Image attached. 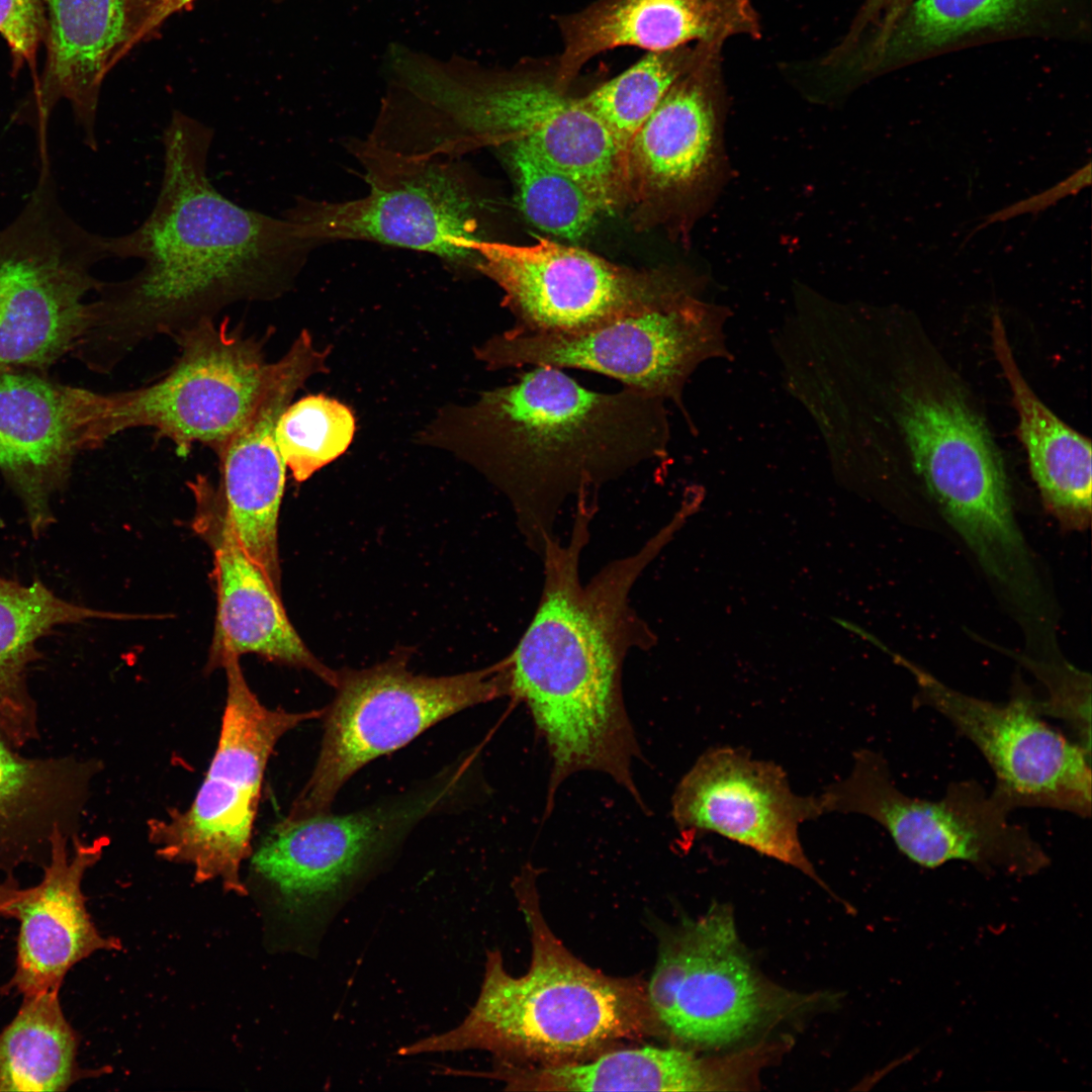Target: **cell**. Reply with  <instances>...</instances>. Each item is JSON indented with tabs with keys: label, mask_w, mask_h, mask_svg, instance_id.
I'll return each instance as SVG.
<instances>
[{
	"label": "cell",
	"mask_w": 1092,
	"mask_h": 1092,
	"mask_svg": "<svg viewBox=\"0 0 1092 1092\" xmlns=\"http://www.w3.org/2000/svg\"><path fill=\"white\" fill-rule=\"evenodd\" d=\"M213 129L174 111L162 133L163 175L155 205L132 232L117 236L118 259L136 273L104 281L75 351L97 373L113 370L135 347L172 339L239 302L284 292L316 247L286 217L245 208L207 174Z\"/></svg>",
	"instance_id": "6da1fadb"
},
{
	"label": "cell",
	"mask_w": 1092,
	"mask_h": 1092,
	"mask_svg": "<svg viewBox=\"0 0 1092 1092\" xmlns=\"http://www.w3.org/2000/svg\"><path fill=\"white\" fill-rule=\"evenodd\" d=\"M593 514L576 507L567 542L546 540L538 608L508 655L510 696L527 706L550 756L548 812L560 785L585 770L611 777L646 809L632 771L641 751L622 673L629 650L653 639L631 607V590L673 530L663 528L583 583L579 561Z\"/></svg>",
	"instance_id": "7a4b0ae2"
},
{
	"label": "cell",
	"mask_w": 1092,
	"mask_h": 1092,
	"mask_svg": "<svg viewBox=\"0 0 1092 1092\" xmlns=\"http://www.w3.org/2000/svg\"><path fill=\"white\" fill-rule=\"evenodd\" d=\"M664 402L629 387L593 391L550 366L483 394L470 413L474 448L537 553L565 502L665 455Z\"/></svg>",
	"instance_id": "3957f363"
},
{
	"label": "cell",
	"mask_w": 1092,
	"mask_h": 1092,
	"mask_svg": "<svg viewBox=\"0 0 1092 1092\" xmlns=\"http://www.w3.org/2000/svg\"><path fill=\"white\" fill-rule=\"evenodd\" d=\"M384 65L397 89L389 136L398 153L453 159L480 146L521 144L580 181L606 210L628 194L618 142L554 79L492 72L400 43L390 44Z\"/></svg>",
	"instance_id": "277c9868"
},
{
	"label": "cell",
	"mask_w": 1092,
	"mask_h": 1092,
	"mask_svg": "<svg viewBox=\"0 0 1092 1092\" xmlns=\"http://www.w3.org/2000/svg\"><path fill=\"white\" fill-rule=\"evenodd\" d=\"M532 943L528 972L514 977L498 950H487L474 1005L455 1027L403 1045V1057L479 1050L503 1060L577 1061L621 1039L660 1034L636 979L613 978L575 958L540 909L534 872L514 883Z\"/></svg>",
	"instance_id": "5b68a950"
},
{
	"label": "cell",
	"mask_w": 1092,
	"mask_h": 1092,
	"mask_svg": "<svg viewBox=\"0 0 1092 1092\" xmlns=\"http://www.w3.org/2000/svg\"><path fill=\"white\" fill-rule=\"evenodd\" d=\"M899 420L915 468L1021 627L1053 612L1015 520L1007 476L983 421L952 390L903 395Z\"/></svg>",
	"instance_id": "8992f818"
},
{
	"label": "cell",
	"mask_w": 1092,
	"mask_h": 1092,
	"mask_svg": "<svg viewBox=\"0 0 1092 1092\" xmlns=\"http://www.w3.org/2000/svg\"><path fill=\"white\" fill-rule=\"evenodd\" d=\"M115 238L91 233L63 209L50 168L0 231V372L48 374L73 355L90 322L94 266L115 259Z\"/></svg>",
	"instance_id": "52a82bcc"
},
{
	"label": "cell",
	"mask_w": 1092,
	"mask_h": 1092,
	"mask_svg": "<svg viewBox=\"0 0 1092 1092\" xmlns=\"http://www.w3.org/2000/svg\"><path fill=\"white\" fill-rule=\"evenodd\" d=\"M240 657L225 655L226 697L220 733L205 778L186 810L172 809L148 822V835L163 859L186 863L196 883L218 879L226 892L247 895L240 877L252 855V834L265 770L288 731L321 718L324 709L288 712L263 705L249 687Z\"/></svg>",
	"instance_id": "ba28073f"
},
{
	"label": "cell",
	"mask_w": 1092,
	"mask_h": 1092,
	"mask_svg": "<svg viewBox=\"0 0 1092 1092\" xmlns=\"http://www.w3.org/2000/svg\"><path fill=\"white\" fill-rule=\"evenodd\" d=\"M351 152L368 192L329 202L298 197L284 216L316 246L367 241L432 254L452 268L476 270L484 202L461 167L446 158H414L355 141Z\"/></svg>",
	"instance_id": "9c48e42d"
},
{
	"label": "cell",
	"mask_w": 1092,
	"mask_h": 1092,
	"mask_svg": "<svg viewBox=\"0 0 1092 1092\" xmlns=\"http://www.w3.org/2000/svg\"><path fill=\"white\" fill-rule=\"evenodd\" d=\"M325 708L313 771L287 818L329 813L344 784L371 760L406 745L466 708L510 696L508 656L478 670L447 676L415 674L403 657L338 672Z\"/></svg>",
	"instance_id": "30bf717a"
},
{
	"label": "cell",
	"mask_w": 1092,
	"mask_h": 1092,
	"mask_svg": "<svg viewBox=\"0 0 1092 1092\" xmlns=\"http://www.w3.org/2000/svg\"><path fill=\"white\" fill-rule=\"evenodd\" d=\"M646 994L660 1034L698 1049L735 1043L824 997L790 991L757 971L727 905L661 932Z\"/></svg>",
	"instance_id": "8fae6325"
},
{
	"label": "cell",
	"mask_w": 1092,
	"mask_h": 1092,
	"mask_svg": "<svg viewBox=\"0 0 1092 1092\" xmlns=\"http://www.w3.org/2000/svg\"><path fill=\"white\" fill-rule=\"evenodd\" d=\"M818 798L823 814L873 819L908 859L924 868L962 860L985 873L1024 877L1050 864L1027 827L1011 822L1012 810L980 783L953 782L936 800L912 797L897 787L884 756L871 749L856 751L849 775Z\"/></svg>",
	"instance_id": "7c38bea8"
},
{
	"label": "cell",
	"mask_w": 1092,
	"mask_h": 1092,
	"mask_svg": "<svg viewBox=\"0 0 1092 1092\" xmlns=\"http://www.w3.org/2000/svg\"><path fill=\"white\" fill-rule=\"evenodd\" d=\"M729 316L726 306L694 294L573 333L514 328L487 341L477 355L491 368L534 365L602 373L684 410L682 391L696 369L732 356Z\"/></svg>",
	"instance_id": "4fadbf2b"
},
{
	"label": "cell",
	"mask_w": 1092,
	"mask_h": 1092,
	"mask_svg": "<svg viewBox=\"0 0 1092 1092\" xmlns=\"http://www.w3.org/2000/svg\"><path fill=\"white\" fill-rule=\"evenodd\" d=\"M171 366L135 388L103 393V427L111 437L149 428L179 456L200 444L217 453L254 411L271 363L266 338L246 335L230 318L205 320L176 335Z\"/></svg>",
	"instance_id": "5bb4252c"
},
{
	"label": "cell",
	"mask_w": 1092,
	"mask_h": 1092,
	"mask_svg": "<svg viewBox=\"0 0 1092 1092\" xmlns=\"http://www.w3.org/2000/svg\"><path fill=\"white\" fill-rule=\"evenodd\" d=\"M476 270L504 291L515 329L573 333L668 305L699 289L667 273H637L584 249L538 238L532 245L477 243Z\"/></svg>",
	"instance_id": "9a60e30c"
},
{
	"label": "cell",
	"mask_w": 1092,
	"mask_h": 1092,
	"mask_svg": "<svg viewBox=\"0 0 1092 1092\" xmlns=\"http://www.w3.org/2000/svg\"><path fill=\"white\" fill-rule=\"evenodd\" d=\"M918 687L915 701L943 716L991 767L992 792L1012 811L1043 808L1091 815V750L1050 725L1019 681L1003 703L966 695L898 656Z\"/></svg>",
	"instance_id": "2e32d148"
},
{
	"label": "cell",
	"mask_w": 1092,
	"mask_h": 1092,
	"mask_svg": "<svg viewBox=\"0 0 1092 1092\" xmlns=\"http://www.w3.org/2000/svg\"><path fill=\"white\" fill-rule=\"evenodd\" d=\"M453 782L408 801L346 815L285 817L252 855L257 874L317 947L376 860L404 828L434 810Z\"/></svg>",
	"instance_id": "e0dca14e"
},
{
	"label": "cell",
	"mask_w": 1092,
	"mask_h": 1092,
	"mask_svg": "<svg viewBox=\"0 0 1092 1092\" xmlns=\"http://www.w3.org/2000/svg\"><path fill=\"white\" fill-rule=\"evenodd\" d=\"M671 815L688 833H716L801 871L834 895L818 876L799 837L800 825L823 815L818 796L795 794L783 768L740 748L714 747L684 776Z\"/></svg>",
	"instance_id": "ac0fdd59"
},
{
	"label": "cell",
	"mask_w": 1092,
	"mask_h": 1092,
	"mask_svg": "<svg viewBox=\"0 0 1092 1092\" xmlns=\"http://www.w3.org/2000/svg\"><path fill=\"white\" fill-rule=\"evenodd\" d=\"M105 442L102 392L32 370L0 372V472L34 537L54 523L52 499L67 486L77 456Z\"/></svg>",
	"instance_id": "d6986e66"
},
{
	"label": "cell",
	"mask_w": 1092,
	"mask_h": 1092,
	"mask_svg": "<svg viewBox=\"0 0 1092 1092\" xmlns=\"http://www.w3.org/2000/svg\"><path fill=\"white\" fill-rule=\"evenodd\" d=\"M323 361L309 335L302 332L288 352L271 363L254 411L216 453L224 520L241 548L278 592L277 529L286 465L276 444L275 426L296 390L321 369Z\"/></svg>",
	"instance_id": "ffe728a7"
},
{
	"label": "cell",
	"mask_w": 1092,
	"mask_h": 1092,
	"mask_svg": "<svg viewBox=\"0 0 1092 1092\" xmlns=\"http://www.w3.org/2000/svg\"><path fill=\"white\" fill-rule=\"evenodd\" d=\"M105 836L85 842L61 829L52 838L41 882L21 889L5 913L20 922L15 973L6 986L23 996L59 992L68 971L97 950L120 949L90 918L82 892L85 873L102 856Z\"/></svg>",
	"instance_id": "44dd1931"
},
{
	"label": "cell",
	"mask_w": 1092,
	"mask_h": 1092,
	"mask_svg": "<svg viewBox=\"0 0 1092 1092\" xmlns=\"http://www.w3.org/2000/svg\"><path fill=\"white\" fill-rule=\"evenodd\" d=\"M1090 32V0H911L853 74L874 77L988 40Z\"/></svg>",
	"instance_id": "7402d4cb"
},
{
	"label": "cell",
	"mask_w": 1092,
	"mask_h": 1092,
	"mask_svg": "<svg viewBox=\"0 0 1092 1092\" xmlns=\"http://www.w3.org/2000/svg\"><path fill=\"white\" fill-rule=\"evenodd\" d=\"M627 152L628 194L680 197L703 188L720 162L721 47L700 43Z\"/></svg>",
	"instance_id": "603a6c76"
},
{
	"label": "cell",
	"mask_w": 1092,
	"mask_h": 1092,
	"mask_svg": "<svg viewBox=\"0 0 1092 1092\" xmlns=\"http://www.w3.org/2000/svg\"><path fill=\"white\" fill-rule=\"evenodd\" d=\"M557 23L563 48L554 81L563 90L590 59L619 47L652 52L697 41L722 48L733 36L759 39L762 33L751 0H597Z\"/></svg>",
	"instance_id": "cb8c5ba5"
},
{
	"label": "cell",
	"mask_w": 1092,
	"mask_h": 1092,
	"mask_svg": "<svg viewBox=\"0 0 1092 1092\" xmlns=\"http://www.w3.org/2000/svg\"><path fill=\"white\" fill-rule=\"evenodd\" d=\"M770 1064L757 1043L721 1056L699 1057L678 1046H641L601 1054L590 1061L516 1068L503 1064L492 1076L510 1090L535 1091H743L759 1085Z\"/></svg>",
	"instance_id": "d4e9b609"
},
{
	"label": "cell",
	"mask_w": 1092,
	"mask_h": 1092,
	"mask_svg": "<svg viewBox=\"0 0 1092 1092\" xmlns=\"http://www.w3.org/2000/svg\"><path fill=\"white\" fill-rule=\"evenodd\" d=\"M47 48L42 76L18 120L29 122L38 147L48 145L55 105L70 102L86 145L96 150V117L101 85L123 58L126 0H42Z\"/></svg>",
	"instance_id": "484cf974"
},
{
	"label": "cell",
	"mask_w": 1092,
	"mask_h": 1092,
	"mask_svg": "<svg viewBox=\"0 0 1092 1092\" xmlns=\"http://www.w3.org/2000/svg\"><path fill=\"white\" fill-rule=\"evenodd\" d=\"M0 734V871L43 868L61 829L73 840L98 762L74 756L30 758Z\"/></svg>",
	"instance_id": "4316f807"
},
{
	"label": "cell",
	"mask_w": 1092,
	"mask_h": 1092,
	"mask_svg": "<svg viewBox=\"0 0 1092 1092\" xmlns=\"http://www.w3.org/2000/svg\"><path fill=\"white\" fill-rule=\"evenodd\" d=\"M211 530L216 585V617L208 666H219L225 655L252 653L304 668L334 687L338 672L308 650L290 623L280 593L245 553L223 517Z\"/></svg>",
	"instance_id": "83f0119b"
},
{
	"label": "cell",
	"mask_w": 1092,
	"mask_h": 1092,
	"mask_svg": "<svg viewBox=\"0 0 1092 1092\" xmlns=\"http://www.w3.org/2000/svg\"><path fill=\"white\" fill-rule=\"evenodd\" d=\"M996 358L1013 394L1019 437L1044 508L1068 530H1084L1092 514L1091 442L1050 411L1020 373L997 311L992 316Z\"/></svg>",
	"instance_id": "f1b7e54d"
},
{
	"label": "cell",
	"mask_w": 1092,
	"mask_h": 1092,
	"mask_svg": "<svg viewBox=\"0 0 1092 1092\" xmlns=\"http://www.w3.org/2000/svg\"><path fill=\"white\" fill-rule=\"evenodd\" d=\"M129 618L66 601L39 579L24 585L0 575V734L16 748L39 736L27 686L28 667L41 658L39 639L63 625Z\"/></svg>",
	"instance_id": "f546056e"
},
{
	"label": "cell",
	"mask_w": 1092,
	"mask_h": 1092,
	"mask_svg": "<svg viewBox=\"0 0 1092 1092\" xmlns=\"http://www.w3.org/2000/svg\"><path fill=\"white\" fill-rule=\"evenodd\" d=\"M78 1036L62 1011L59 992L23 996L0 1033V1091H65L82 1077Z\"/></svg>",
	"instance_id": "4dcf8cb0"
},
{
	"label": "cell",
	"mask_w": 1092,
	"mask_h": 1092,
	"mask_svg": "<svg viewBox=\"0 0 1092 1092\" xmlns=\"http://www.w3.org/2000/svg\"><path fill=\"white\" fill-rule=\"evenodd\" d=\"M700 43L652 51L620 75L579 97L623 150L629 146L673 83L695 63Z\"/></svg>",
	"instance_id": "1f68e13d"
},
{
	"label": "cell",
	"mask_w": 1092,
	"mask_h": 1092,
	"mask_svg": "<svg viewBox=\"0 0 1092 1092\" xmlns=\"http://www.w3.org/2000/svg\"><path fill=\"white\" fill-rule=\"evenodd\" d=\"M519 204L540 230L567 240L581 238L606 210L580 181L521 144L509 146Z\"/></svg>",
	"instance_id": "d6a6232c"
},
{
	"label": "cell",
	"mask_w": 1092,
	"mask_h": 1092,
	"mask_svg": "<svg viewBox=\"0 0 1092 1092\" xmlns=\"http://www.w3.org/2000/svg\"><path fill=\"white\" fill-rule=\"evenodd\" d=\"M355 419L351 411L325 395H307L288 404L275 426L283 461L297 482L341 456L351 444Z\"/></svg>",
	"instance_id": "836d02e7"
},
{
	"label": "cell",
	"mask_w": 1092,
	"mask_h": 1092,
	"mask_svg": "<svg viewBox=\"0 0 1092 1092\" xmlns=\"http://www.w3.org/2000/svg\"><path fill=\"white\" fill-rule=\"evenodd\" d=\"M1035 674L1048 689V698L1038 700L1041 714L1063 721L1073 738L1091 750V679L1060 658L1030 660Z\"/></svg>",
	"instance_id": "e575fe53"
},
{
	"label": "cell",
	"mask_w": 1092,
	"mask_h": 1092,
	"mask_svg": "<svg viewBox=\"0 0 1092 1092\" xmlns=\"http://www.w3.org/2000/svg\"><path fill=\"white\" fill-rule=\"evenodd\" d=\"M42 0H0V35L8 44L13 71L26 65L36 76V52L46 36Z\"/></svg>",
	"instance_id": "d590c367"
},
{
	"label": "cell",
	"mask_w": 1092,
	"mask_h": 1092,
	"mask_svg": "<svg viewBox=\"0 0 1092 1092\" xmlns=\"http://www.w3.org/2000/svg\"><path fill=\"white\" fill-rule=\"evenodd\" d=\"M910 2L864 0L848 31L832 50L851 66H857L880 44Z\"/></svg>",
	"instance_id": "8d00e7d4"
},
{
	"label": "cell",
	"mask_w": 1092,
	"mask_h": 1092,
	"mask_svg": "<svg viewBox=\"0 0 1092 1092\" xmlns=\"http://www.w3.org/2000/svg\"><path fill=\"white\" fill-rule=\"evenodd\" d=\"M172 0H126V39L123 57L141 41L152 37L164 23Z\"/></svg>",
	"instance_id": "74e56055"
},
{
	"label": "cell",
	"mask_w": 1092,
	"mask_h": 1092,
	"mask_svg": "<svg viewBox=\"0 0 1092 1092\" xmlns=\"http://www.w3.org/2000/svg\"><path fill=\"white\" fill-rule=\"evenodd\" d=\"M1088 172H1090V164L1087 165L1086 170L1084 168L1081 169L1061 184L1050 188L1043 195H1039L1042 199L1038 201L1027 200L1026 202L1014 204L1010 208L990 216L989 220L996 221L999 219H1006L1018 213L1020 214L1025 211L1029 212L1034 209H1039L1042 206L1045 207L1052 202L1057 201L1059 198L1066 196L1068 193H1075L1083 187L1085 180H1089L1090 176L1085 178V174Z\"/></svg>",
	"instance_id": "f35d334b"
},
{
	"label": "cell",
	"mask_w": 1092,
	"mask_h": 1092,
	"mask_svg": "<svg viewBox=\"0 0 1092 1092\" xmlns=\"http://www.w3.org/2000/svg\"><path fill=\"white\" fill-rule=\"evenodd\" d=\"M21 889L13 878H7L0 884V915L5 916L9 904L16 899Z\"/></svg>",
	"instance_id": "ab89813d"
},
{
	"label": "cell",
	"mask_w": 1092,
	"mask_h": 1092,
	"mask_svg": "<svg viewBox=\"0 0 1092 1092\" xmlns=\"http://www.w3.org/2000/svg\"><path fill=\"white\" fill-rule=\"evenodd\" d=\"M196 0H172L171 3L168 5L165 13H164V19L166 20L167 18H169L173 14L187 9Z\"/></svg>",
	"instance_id": "60d3db41"
},
{
	"label": "cell",
	"mask_w": 1092,
	"mask_h": 1092,
	"mask_svg": "<svg viewBox=\"0 0 1092 1092\" xmlns=\"http://www.w3.org/2000/svg\"><path fill=\"white\" fill-rule=\"evenodd\" d=\"M273 1L278 2V1H284V0H273Z\"/></svg>",
	"instance_id": "b9f144b4"
}]
</instances>
